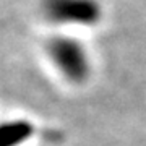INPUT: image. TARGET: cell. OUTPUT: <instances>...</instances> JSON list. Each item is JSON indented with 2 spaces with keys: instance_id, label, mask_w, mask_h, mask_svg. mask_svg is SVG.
I'll list each match as a JSON object with an SVG mask.
<instances>
[{
  "instance_id": "1",
  "label": "cell",
  "mask_w": 146,
  "mask_h": 146,
  "mask_svg": "<svg viewBox=\"0 0 146 146\" xmlns=\"http://www.w3.org/2000/svg\"><path fill=\"white\" fill-rule=\"evenodd\" d=\"M46 55L52 68L68 83H84L91 75V57L80 39L70 34H55L46 42Z\"/></svg>"
},
{
  "instance_id": "2",
  "label": "cell",
  "mask_w": 146,
  "mask_h": 146,
  "mask_svg": "<svg viewBox=\"0 0 146 146\" xmlns=\"http://www.w3.org/2000/svg\"><path fill=\"white\" fill-rule=\"evenodd\" d=\"M42 18L58 28H88L102 18L99 0H41Z\"/></svg>"
},
{
  "instance_id": "3",
  "label": "cell",
  "mask_w": 146,
  "mask_h": 146,
  "mask_svg": "<svg viewBox=\"0 0 146 146\" xmlns=\"http://www.w3.org/2000/svg\"><path fill=\"white\" fill-rule=\"evenodd\" d=\"M33 136V125L23 119L0 123V146H20Z\"/></svg>"
}]
</instances>
